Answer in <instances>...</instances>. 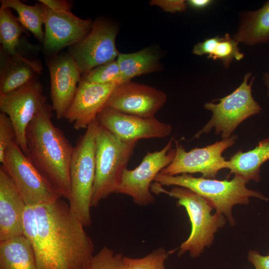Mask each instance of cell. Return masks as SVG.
Listing matches in <instances>:
<instances>
[{"instance_id": "cell-1", "label": "cell", "mask_w": 269, "mask_h": 269, "mask_svg": "<svg viewBox=\"0 0 269 269\" xmlns=\"http://www.w3.org/2000/svg\"><path fill=\"white\" fill-rule=\"evenodd\" d=\"M23 223L38 269H84L94 255V245L85 226L61 198L26 206Z\"/></svg>"}, {"instance_id": "cell-2", "label": "cell", "mask_w": 269, "mask_h": 269, "mask_svg": "<svg viewBox=\"0 0 269 269\" xmlns=\"http://www.w3.org/2000/svg\"><path fill=\"white\" fill-rule=\"evenodd\" d=\"M52 107L46 104L26 131V156L54 191L69 200L70 169L74 147L52 121Z\"/></svg>"}, {"instance_id": "cell-3", "label": "cell", "mask_w": 269, "mask_h": 269, "mask_svg": "<svg viewBox=\"0 0 269 269\" xmlns=\"http://www.w3.org/2000/svg\"><path fill=\"white\" fill-rule=\"evenodd\" d=\"M154 182L161 186L186 188L196 193L208 201L216 212L223 214L232 225L235 223L232 214L235 205L248 204L251 197L269 200L261 192L248 189L246 185L248 182L235 175L231 180H219L196 177L191 174L167 175L159 173Z\"/></svg>"}, {"instance_id": "cell-4", "label": "cell", "mask_w": 269, "mask_h": 269, "mask_svg": "<svg viewBox=\"0 0 269 269\" xmlns=\"http://www.w3.org/2000/svg\"><path fill=\"white\" fill-rule=\"evenodd\" d=\"M152 193H164L177 200L178 206H183L187 211L191 224L188 238L179 248L178 255L188 252L193 258L199 257L206 247L212 244L214 235L226 224V218L222 214L211 212L212 204L204 198L182 187L174 186L170 191L166 190L155 182L151 186Z\"/></svg>"}, {"instance_id": "cell-5", "label": "cell", "mask_w": 269, "mask_h": 269, "mask_svg": "<svg viewBox=\"0 0 269 269\" xmlns=\"http://www.w3.org/2000/svg\"><path fill=\"white\" fill-rule=\"evenodd\" d=\"M99 128L96 119L74 147L70 165L69 206L85 227L92 223L90 211L95 177V141Z\"/></svg>"}, {"instance_id": "cell-6", "label": "cell", "mask_w": 269, "mask_h": 269, "mask_svg": "<svg viewBox=\"0 0 269 269\" xmlns=\"http://www.w3.org/2000/svg\"><path fill=\"white\" fill-rule=\"evenodd\" d=\"M136 143L123 141L99 125L95 141V177L91 208L117 193Z\"/></svg>"}, {"instance_id": "cell-7", "label": "cell", "mask_w": 269, "mask_h": 269, "mask_svg": "<svg viewBox=\"0 0 269 269\" xmlns=\"http://www.w3.org/2000/svg\"><path fill=\"white\" fill-rule=\"evenodd\" d=\"M251 72L244 75L240 86L227 96L213 102L205 104L204 108L212 113L211 118L204 127L194 135L199 138L204 134H208L213 129L217 134L227 138L231 136L238 126L252 116L259 114L262 108L252 95V85L255 79Z\"/></svg>"}, {"instance_id": "cell-8", "label": "cell", "mask_w": 269, "mask_h": 269, "mask_svg": "<svg viewBox=\"0 0 269 269\" xmlns=\"http://www.w3.org/2000/svg\"><path fill=\"white\" fill-rule=\"evenodd\" d=\"M45 25L44 47L46 50L57 52L84 39L91 30L93 23L71 11L69 2L61 0H40Z\"/></svg>"}, {"instance_id": "cell-9", "label": "cell", "mask_w": 269, "mask_h": 269, "mask_svg": "<svg viewBox=\"0 0 269 269\" xmlns=\"http://www.w3.org/2000/svg\"><path fill=\"white\" fill-rule=\"evenodd\" d=\"M1 166L26 206L47 203L61 198L31 163L16 139L7 148Z\"/></svg>"}, {"instance_id": "cell-10", "label": "cell", "mask_w": 269, "mask_h": 269, "mask_svg": "<svg viewBox=\"0 0 269 269\" xmlns=\"http://www.w3.org/2000/svg\"><path fill=\"white\" fill-rule=\"evenodd\" d=\"M237 139L236 135L222 139L213 144L189 151L174 139L175 155L167 167L160 173L167 175L200 173L206 178L215 179L218 172L227 168L228 161L222 156L223 152L232 146Z\"/></svg>"}, {"instance_id": "cell-11", "label": "cell", "mask_w": 269, "mask_h": 269, "mask_svg": "<svg viewBox=\"0 0 269 269\" xmlns=\"http://www.w3.org/2000/svg\"><path fill=\"white\" fill-rule=\"evenodd\" d=\"M174 139L171 138L159 150L148 152L135 168H127L117 193L130 196L135 203L139 205L153 203L155 198L151 191L152 182L173 160L176 152L175 148H172Z\"/></svg>"}, {"instance_id": "cell-12", "label": "cell", "mask_w": 269, "mask_h": 269, "mask_svg": "<svg viewBox=\"0 0 269 269\" xmlns=\"http://www.w3.org/2000/svg\"><path fill=\"white\" fill-rule=\"evenodd\" d=\"M46 104L41 83L34 79L6 94H0V110L11 121L16 141L26 155V131L38 111Z\"/></svg>"}, {"instance_id": "cell-13", "label": "cell", "mask_w": 269, "mask_h": 269, "mask_svg": "<svg viewBox=\"0 0 269 269\" xmlns=\"http://www.w3.org/2000/svg\"><path fill=\"white\" fill-rule=\"evenodd\" d=\"M117 33L118 29L114 25L97 20L93 23L88 34L72 45L69 54L81 74H85L118 57L120 53L116 45Z\"/></svg>"}, {"instance_id": "cell-14", "label": "cell", "mask_w": 269, "mask_h": 269, "mask_svg": "<svg viewBox=\"0 0 269 269\" xmlns=\"http://www.w3.org/2000/svg\"><path fill=\"white\" fill-rule=\"evenodd\" d=\"M96 119L100 126L123 141L137 142L140 139L163 138L172 131L170 124L155 117L144 118L105 107Z\"/></svg>"}, {"instance_id": "cell-15", "label": "cell", "mask_w": 269, "mask_h": 269, "mask_svg": "<svg viewBox=\"0 0 269 269\" xmlns=\"http://www.w3.org/2000/svg\"><path fill=\"white\" fill-rule=\"evenodd\" d=\"M167 96L151 86L129 81L118 85L105 107L144 118L155 117L164 105Z\"/></svg>"}, {"instance_id": "cell-16", "label": "cell", "mask_w": 269, "mask_h": 269, "mask_svg": "<svg viewBox=\"0 0 269 269\" xmlns=\"http://www.w3.org/2000/svg\"><path fill=\"white\" fill-rule=\"evenodd\" d=\"M119 84L94 83L81 79L64 118L76 130L87 129L105 107L112 92Z\"/></svg>"}, {"instance_id": "cell-17", "label": "cell", "mask_w": 269, "mask_h": 269, "mask_svg": "<svg viewBox=\"0 0 269 269\" xmlns=\"http://www.w3.org/2000/svg\"><path fill=\"white\" fill-rule=\"evenodd\" d=\"M53 111L58 119L64 118L81 81V72L70 54L54 57L48 65Z\"/></svg>"}, {"instance_id": "cell-18", "label": "cell", "mask_w": 269, "mask_h": 269, "mask_svg": "<svg viewBox=\"0 0 269 269\" xmlns=\"http://www.w3.org/2000/svg\"><path fill=\"white\" fill-rule=\"evenodd\" d=\"M26 205L11 179L0 167V241L23 234Z\"/></svg>"}, {"instance_id": "cell-19", "label": "cell", "mask_w": 269, "mask_h": 269, "mask_svg": "<svg viewBox=\"0 0 269 269\" xmlns=\"http://www.w3.org/2000/svg\"><path fill=\"white\" fill-rule=\"evenodd\" d=\"M233 38L239 43L250 46L269 43V0L260 8L241 15Z\"/></svg>"}, {"instance_id": "cell-20", "label": "cell", "mask_w": 269, "mask_h": 269, "mask_svg": "<svg viewBox=\"0 0 269 269\" xmlns=\"http://www.w3.org/2000/svg\"><path fill=\"white\" fill-rule=\"evenodd\" d=\"M269 160V137L261 140L253 149L246 152L239 150L228 161L229 175L234 174L249 182H259L261 167Z\"/></svg>"}, {"instance_id": "cell-21", "label": "cell", "mask_w": 269, "mask_h": 269, "mask_svg": "<svg viewBox=\"0 0 269 269\" xmlns=\"http://www.w3.org/2000/svg\"><path fill=\"white\" fill-rule=\"evenodd\" d=\"M1 66L0 94L12 92L35 79L41 69L37 62L30 61L18 53L10 56Z\"/></svg>"}, {"instance_id": "cell-22", "label": "cell", "mask_w": 269, "mask_h": 269, "mask_svg": "<svg viewBox=\"0 0 269 269\" xmlns=\"http://www.w3.org/2000/svg\"><path fill=\"white\" fill-rule=\"evenodd\" d=\"M0 269H38L32 244L24 234L0 241Z\"/></svg>"}, {"instance_id": "cell-23", "label": "cell", "mask_w": 269, "mask_h": 269, "mask_svg": "<svg viewBox=\"0 0 269 269\" xmlns=\"http://www.w3.org/2000/svg\"><path fill=\"white\" fill-rule=\"evenodd\" d=\"M238 44L227 33L223 36H216L198 42L195 51L199 56L207 55L208 58L220 60L223 66L228 68L234 60L240 61L244 57Z\"/></svg>"}, {"instance_id": "cell-24", "label": "cell", "mask_w": 269, "mask_h": 269, "mask_svg": "<svg viewBox=\"0 0 269 269\" xmlns=\"http://www.w3.org/2000/svg\"><path fill=\"white\" fill-rule=\"evenodd\" d=\"M159 59L157 53L148 48L132 53H120L117 61L122 82L131 81L137 76L158 71L160 68Z\"/></svg>"}, {"instance_id": "cell-25", "label": "cell", "mask_w": 269, "mask_h": 269, "mask_svg": "<svg viewBox=\"0 0 269 269\" xmlns=\"http://www.w3.org/2000/svg\"><path fill=\"white\" fill-rule=\"evenodd\" d=\"M1 6L15 10L18 19L23 27L30 31L40 42L44 40V32L42 29L44 24V12L41 2L33 5L24 4L19 0H1Z\"/></svg>"}, {"instance_id": "cell-26", "label": "cell", "mask_w": 269, "mask_h": 269, "mask_svg": "<svg viewBox=\"0 0 269 269\" xmlns=\"http://www.w3.org/2000/svg\"><path fill=\"white\" fill-rule=\"evenodd\" d=\"M25 28L8 7L0 8V40L3 51L9 56L18 54L16 49Z\"/></svg>"}, {"instance_id": "cell-27", "label": "cell", "mask_w": 269, "mask_h": 269, "mask_svg": "<svg viewBox=\"0 0 269 269\" xmlns=\"http://www.w3.org/2000/svg\"><path fill=\"white\" fill-rule=\"evenodd\" d=\"M81 79L98 84L116 82L121 84L123 83L117 60H114L93 69L83 74Z\"/></svg>"}, {"instance_id": "cell-28", "label": "cell", "mask_w": 269, "mask_h": 269, "mask_svg": "<svg viewBox=\"0 0 269 269\" xmlns=\"http://www.w3.org/2000/svg\"><path fill=\"white\" fill-rule=\"evenodd\" d=\"M84 269H128L124 256L107 247L94 255Z\"/></svg>"}, {"instance_id": "cell-29", "label": "cell", "mask_w": 269, "mask_h": 269, "mask_svg": "<svg viewBox=\"0 0 269 269\" xmlns=\"http://www.w3.org/2000/svg\"><path fill=\"white\" fill-rule=\"evenodd\" d=\"M169 255L165 249L159 248L140 258L124 257V261L128 269H165Z\"/></svg>"}, {"instance_id": "cell-30", "label": "cell", "mask_w": 269, "mask_h": 269, "mask_svg": "<svg viewBox=\"0 0 269 269\" xmlns=\"http://www.w3.org/2000/svg\"><path fill=\"white\" fill-rule=\"evenodd\" d=\"M16 139V133L8 117L0 114V162L2 164L6 150L10 143Z\"/></svg>"}, {"instance_id": "cell-31", "label": "cell", "mask_w": 269, "mask_h": 269, "mask_svg": "<svg viewBox=\"0 0 269 269\" xmlns=\"http://www.w3.org/2000/svg\"><path fill=\"white\" fill-rule=\"evenodd\" d=\"M149 4L158 6L164 11L171 13L184 11L187 6L186 0H153Z\"/></svg>"}, {"instance_id": "cell-32", "label": "cell", "mask_w": 269, "mask_h": 269, "mask_svg": "<svg viewBox=\"0 0 269 269\" xmlns=\"http://www.w3.org/2000/svg\"><path fill=\"white\" fill-rule=\"evenodd\" d=\"M248 258L256 269H269V254L263 256L256 251H250Z\"/></svg>"}, {"instance_id": "cell-33", "label": "cell", "mask_w": 269, "mask_h": 269, "mask_svg": "<svg viewBox=\"0 0 269 269\" xmlns=\"http://www.w3.org/2000/svg\"><path fill=\"white\" fill-rule=\"evenodd\" d=\"M213 1L211 0H186L187 5L196 9H202L209 6Z\"/></svg>"}, {"instance_id": "cell-34", "label": "cell", "mask_w": 269, "mask_h": 269, "mask_svg": "<svg viewBox=\"0 0 269 269\" xmlns=\"http://www.w3.org/2000/svg\"><path fill=\"white\" fill-rule=\"evenodd\" d=\"M262 79L265 85L267 88V95L269 98V72H266L263 73Z\"/></svg>"}]
</instances>
